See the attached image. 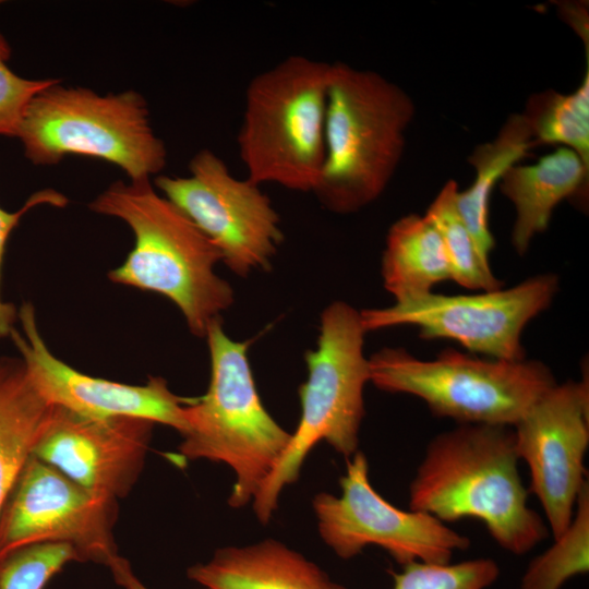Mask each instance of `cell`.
I'll use <instances>...</instances> for the list:
<instances>
[{"mask_svg": "<svg viewBox=\"0 0 589 589\" xmlns=\"http://www.w3.org/2000/svg\"><path fill=\"white\" fill-rule=\"evenodd\" d=\"M536 145L562 144L589 168V69L570 94L544 91L531 95L522 112Z\"/></svg>", "mask_w": 589, "mask_h": 589, "instance_id": "21", "label": "cell"}, {"mask_svg": "<svg viewBox=\"0 0 589 589\" xmlns=\"http://www.w3.org/2000/svg\"><path fill=\"white\" fill-rule=\"evenodd\" d=\"M11 47L0 32V135L12 136L32 99L57 80H28L14 73L8 61Z\"/></svg>", "mask_w": 589, "mask_h": 589, "instance_id": "26", "label": "cell"}, {"mask_svg": "<svg viewBox=\"0 0 589 589\" xmlns=\"http://www.w3.org/2000/svg\"><path fill=\"white\" fill-rule=\"evenodd\" d=\"M12 136L34 165L58 164L68 155L88 156L116 165L131 181L149 179L167 160L146 101L134 91L101 96L57 81L32 99Z\"/></svg>", "mask_w": 589, "mask_h": 589, "instance_id": "7", "label": "cell"}, {"mask_svg": "<svg viewBox=\"0 0 589 589\" xmlns=\"http://www.w3.org/2000/svg\"><path fill=\"white\" fill-rule=\"evenodd\" d=\"M107 567L116 582L123 589H148L133 573L130 563L119 554L112 557ZM203 589H209L204 587Z\"/></svg>", "mask_w": 589, "mask_h": 589, "instance_id": "28", "label": "cell"}, {"mask_svg": "<svg viewBox=\"0 0 589 589\" xmlns=\"http://www.w3.org/2000/svg\"><path fill=\"white\" fill-rule=\"evenodd\" d=\"M458 185L449 180L430 204L425 217L443 240L450 266V279L460 286L480 291L502 288L489 264L480 257L474 242L456 207Z\"/></svg>", "mask_w": 589, "mask_h": 589, "instance_id": "22", "label": "cell"}, {"mask_svg": "<svg viewBox=\"0 0 589 589\" xmlns=\"http://www.w3.org/2000/svg\"><path fill=\"white\" fill-rule=\"evenodd\" d=\"M413 116L411 97L382 74L332 63L325 157L312 192L323 207L351 214L384 192L400 163Z\"/></svg>", "mask_w": 589, "mask_h": 589, "instance_id": "3", "label": "cell"}, {"mask_svg": "<svg viewBox=\"0 0 589 589\" xmlns=\"http://www.w3.org/2000/svg\"><path fill=\"white\" fill-rule=\"evenodd\" d=\"M365 333L360 312L344 301L330 303L321 313L317 347L304 356L308 378L299 388L298 426L252 501L262 524L269 521L283 489L298 479L320 441L347 459L358 450L365 414L363 389L370 382L369 359L363 354Z\"/></svg>", "mask_w": 589, "mask_h": 589, "instance_id": "6", "label": "cell"}, {"mask_svg": "<svg viewBox=\"0 0 589 589\" xmlns=\"http://www.w3.org/2000/svg\"><path fill=\"white\" fill-rule=\"evenodd\" d=\"M341 494L318 493L313 509L324 542L344 560L365 546L377 545L401 566L411 562L449 563L457 551L470 546L467 536L418 510H404L372 486L369 462L357 450L340 478Z\"/></svg>", "mask_w": 589, "mask_h": 589, "instance_id": "11", "label": "cell"}, {"mask_svg": "<svg viewBox=\"0 0 589 589\" xmlns=\"http://www.w3.org/2000/svg\"><path fill=\"white\" fill-rule=\"evenodd\" d=\"M211 381L206 394L185 407L180 454L228 465L236 474L229 505L243 507L281 457L291 438L265 409L248 359V342L232 340L220 318L207 327Z\"/></svg>", "mask_w": 589, "mask_h": 589, "instance_id": "5", "label": "cell"}, {"mask_svg": "<svg viewBox=\"0 0 589 589\" xmlns=\"http://www.w3.org/2000/svg\"><path fill=\"white\" fill-rule=\"evenodd\" d=\"M118 500L88 490L32 455L0 509V557L36 543H68L81 562L118 555Z\"/></svg>", "mask_w": 589, "mask_h": 589, "instance_id": "12", "label": "cell"}, {"mask_svg": "<svg viewBox=\"0 0 589 589\" xmlns=\"http://www.w3.org/2000/svg\"><path fill=\"white\" fill-rule=\"evenodd\" d=\"M89 208L121 219L134 236L133 249L108 278L168 298L190 332L205 337L208 325L233 303L231 286L214 272L221 255L211 240L149 179L116 181Z\"/></svg>", "mask_w": 589, "mask_h": 589, "instance_id": "2", "label": "cell"}, {"mask_svg": "<svg viewBox=\"0 0 589 589\" xmlns=\"http://www.w3.org/2000/svg\"><path fill=\"white\" fill-rule=\"evenodd\" d=\"M588 173L579 155L565 146L504 173L500 187L515 206L512 243L518 254H525L532 239L546 230L556 205L579 191Z\"/></svg>", "mask_w": 589, "mask_h": 589, "instance_id": "17", "label": "cell"}, {"mask_svg": "<svg viewBox=\"0 0 589 589\" xmlns=\"http://www.w3.org/2000/svg\"><path fill=\"white\" fill-rule=\"evenodd\" d=\"M589 570V486L581 490L566 530L527 566L520 589H561Z\"/></svg>", "mask_w": 589, "mask_h": 589, "instance_id": "23", "label": "cell"}, {"mask_svg": "<svg viewBox=\"0 0 589 589\" xmlns=\"http://www.w3.org/2000/svg\"><path fill=\"white\" fill-rule=\"evenodd\" d=\"M0 3H1V1H0Z\"/></svg>", "mask_w": 589, "mask_h": 589, "instance_id": "30", "label": "cell"}, {"mask_svg": "<svg viewBox=\"0 0 589 589\" xmlns=\"http://www.w3.org/2000/svg\"><path fill=\"white\" fill-rule=\"evenodd\" d=\"M536 145L532 130L522 113L510 115L496 137L478 145L469 156L476 169L471 185L456 194L458 214L482 261L490 265L494 238L489 227L490 199L504 173L525 158Z\"/></svg>", "mask_w": 589, "mask_h": 589, "instance_id": "19", "label": "cell"}, {"mask_svg": "<svg viewBox=\"0 0 589 589\" xmlns=\"http://www.w3.org/2000/svg\"><path fill=\"white\" fill-rule=\"evenodd\" d=\"M188 177L158 176L155 185L217 248L240 277L267 269L284 240L278 213L261 185L235 177L214 152L202 149Z\"/></svg>", "mask_w": 589, "mask_h": 589, "instance_id": "10", "label": "cell"}, {"mask_svg": "<svg viewBox=\"0 0 589 589\" xmlns=\"http://www.w3.org/2000/svg\"><path fill=\"white\" fill-rule=\"evenodd\" d=\"M382 278L395 302L432 292L450 279V266L435 226L417 214L406 215L389 228L382 256Z\"/></svg>", "mask_w": 589, "mask_h": 589, "instance_id": "20", "label": "cell"}, {"mask_svg": "<svg viewBox=\"0 0 589 589\" xmlns=\"http://www.w3.org/2000/svg\"><path fill=\"white\" fill-rule=\"evenodd\" d=\"M390 575L393 589H486L497 580L500 566L490 557L455 564L411 562Z\"/></svg>", "mask_w": 589, "mask_h": 589, "instance_id": "24", "label": "cell"}, {"mask_svg": "<svg viewBox=\"0 0 589 589\" xmlns=\"http://www.w3.org/2000/svg\"><path fill=\"white\" fill-rule=\"evenodd\" d=\"M188 577L209 589H347L316 564L279 541L223 548Z\"/></svg>", "mask_w": 589, "mask_h": 589, "instance_id": "16", "label": "cell"}, {"mask_svg": "<svg viewBox=\"0 0 589 589\" xmlns=\"http://www.w3.org/2000/svg\"><path fill=\"white\" fill-rule=\"evenodd\" d=\"M55 408L36 389L22 359L0 358V509Z\"/></svg>", "mask_w": 589, "mask_h": 589, "instance_id": "18", "label": "cell"}, {"mask_svg": "<svg viewBox=\"0 0 589 589\" xmlns=\"http://www.w3.org/2000/svg\"><path fill=\"white\" fill-rule=\"evenodd\" d=\"M79 561L68 543H36L0 557V589H44L64 565Z\"/></svg>", "mask_w": 589, "mask_h": 589, "instance_id": "25", "label": "cell"}, {"mask_svg": "<svg viewBox=\"0 0 589 589\" xmlns=\"http://www.w3.org/2000/svg\"><path fill=\"white\" fill-rule=\"evenodd\" d=\"M22 333L10 336L21 354L27 374L50 404L80 416L107 419L133 417L185 431V407L194 398L173 394L166 380L152 376L144 385H129L82 373L59 358L45 344L32 303L17 311Z\"/></svg>", "mask_w": 589, "mask_h": 589, "instance_id": "14", "label": "cell"}, {"mask_svg": "<svg viewBox=\"0 0 589 589\" xmlns=\"http://www.w3.org/2000/svg\"><path fill=\"white\" fill-rule=\"evenodd\" d=\"M370 382L422 399L430 411L459 424L514 426L556 381L540 361L478 359L454 349L422 360L401 348L369 359Z\"/></svg>", "mask_w": 589, "mask_h": 589, "instance_id": "8", "label": "cell"}, {"mask_svg": "<svg viewBox=\"0 0 589 589\" xmlns=\"http://www.w3.org/2000/svg\"><path fill=\"white\" fill-rule=\"evenodd\" d=\"M332 63L292 55L252 77L237 135L247 178L313 192L325 157Z\"/></svg>", "mask_w": 589, "mask_h": 589, "instance_id": "4", "label": "cell"}, {"mask_svg": "<svg viewBox=\"0 0 589 589\" xmlns=\"http://www.w3.org/2000/svg\"><path fill=\"white\" fill-rule=\"evenodd\" d=\"M68 203L67 197L53 189H44L32 194L24 205L16 212H8L0 207V287L1 269L8 239L17 226L20 219L32 208L38 205H51L63 207ZM17 318V310L14 304L5 302L1 297L0 288V340L9 337Z\"/></svg>", "mask_w": 589, "mask_h": 589, "instance_id": "27", "label": "cell"}, {"mask_svg": "<svg viewBox=\"0 0 589 589\" xmlns=\"http://www.w3.org/2000/svg\"><path fill=\"white\" fill-rule=\"evenodd\" d=\"M519 460L529 469L528 492L540 502L553 538L569 526L586 478L589 384L566 381L545 392L513 426Z\"/></svg>", "mask_w": 589, "mask_h": 589, "instance_id": "13", "label": "cell"}, {"mask_svg": "<svg viewBox=\"0 0 589 589\" xmlns=\"http://www.w3.org/2000/svg\"><path fill=\"white\" fill-rule=\"evenodd\" d=\"M557 290L558 277L543 274L508 289L462 296L431 292L360 315L366 333L412 325L421 338L452 339L493 359L519 361L526 359L520 341L525 326L549 308Z\"/></svg>", "mask_w": 589, "mask_h": 589, "instance_id": "9", "label": "cell"}, {"mask_svg": "<svg viewBox=\"0 0 589 589\" xmlns=\"http://www.w3.org/2000/svg\"><path fill=\"white\" fill-rule=\"evenodd\" d=\"M564 19L578 32L579 36L586 40L588 48V13L584 4L565 3L560 4Z\"/></svg>", "mask_w": 589, "mask_h": 589, "instance_id": "29", "label": "cell"}, {"mask_svg": "<svg viewBox=\"0 0 589 589\" xmlns=\"http://www.w3.org/2000/svg\"><path fill=\"white\" fill-rule=\"evenodd\" d=\"M155 424L94 419L56 406L33 455L88 490L123 498L142 472Z\"/></svg>", "mask_w": 589, "mask_h": 589, "instance_id": "15", "label": "cell"}, {"mask_svg": "<svg viewBox=\"0 0 589 589\" xmlns=\"http://www.w3.org/2000/svg\"><path fill=\"white\" fill-rule=\"evenodd\" d=\"M512 426L459 424L435 435L409 485V509L446 522L480 520L503 550L521 555L549 537L528 505Z\"/></svg>", "mask_w": 589, "mask_h": 589, "instance_id": "1", "label": "cell"}]
</instances>
